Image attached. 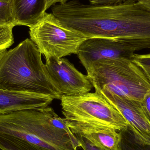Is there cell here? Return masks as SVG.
<instances>
[{
    "label": "cell",
    "instance_id": "1",
    "mask_svg": "<svg viewBox=\"0 0 150 150\" xmlns=\"http://www.w3.org/2000/svg\"><path fill=\"white\" fill-rule=\"evenodd\" d=\"M42 54L26 39L13 49L0 52V89L48 95L61 100L62 95L52 80Z\"/></svg>",
    "mask_w": 150,
    "mask_h": 150
},
{
    "label": "cell",
    "instance_id": "2",
    "mask_svg": "<svg viewBox=\"0 0 150 150\" xmlns=\"http://www.w3.org/2000/svg\"><path fill=\"white\" fill-rule=\"evenodd\" d=\"M57 115L48 106L0 114V136L47 150H77L69 134L54 126Z\"/></svg>",
    "mask_w": 150,
    "mask_h": 150
},
{
    "label": "cell",
    "instance_id": "3",
    "mask_svg": "<svg viewBox=\"0 0 150 150\" xmlns=\"http://www.w3.org/2000/svg\"><path fill=\"white\" fill-rule=\"evenodd\" d=\"M60 100L64 119L74 134L106 129L119 131L128 127L122 115L97 92L63 95Z\"/></svg>",
    "mask_w": 150,
    "mask_h": 150
},
{
    "label": "cell",
    "instance_id": "4",
    "mask_svg": "<svg viewBox=\"0 0 150 150\" xmlns=\"http://www.w3.org/2000/svg\"><path fill=\"white\" fill-rule=\"evenodd\" d=\"M95 90L142 101L150 89V82L132 59H103L92 62L86 69Z\"/></svg>",
    "mask_w": 150,
    "mask_h": 150
},
{
    "label": "cell",
    "instance_id": "5",
    "mask_svg": "<svg viewBox=\"0 0 150 150\" xmlns=\"http://www.w3.org/2000/svg\"><path fill=\"white\" fill-rule=\"evenodd\" d=\"M29 33L45 59L77 54L82 43L88 39L63 25L52 13L46 12L30 28Z\"/></svg>",
    "mask_w": 150,
    "mask_h": 150
},
{
    "label": "cell",
    "instance_id": "6",
    "mask_svg": "<svg viewBox=\"0 0 150 150\" xmlns=\"http://www.w3.org/2000/svg\"><path fill=\"white\" fill-rule=\"evenodd\" d=\"M45 60L48 73L62 96L87 93L93 88L90 77L79 72L68 60L55 58Z\"/></svg>",
    "mask_w": 150,
    "mask_h": 150
},
{
    "label": "cell",
    "instance_id": "7",
    "mask_svg": "<svg viewBox=\"0 0 150 150\" xmlns=\"http://www.w3.org/2000/svg\"><path fill=\"white\" fill-rule=\"evenodd\" d=\"M136 50L124 41L115 39L92 38L80 46L77 55L86 69L92 62L103 59H132Z\"/></svg>",
    "mask_w": 150,
    "mask_h": 150
},
{
    "label": "cell",
    "instance_id": "8",
    "mask_svg": "<svg viewBox=\"0 0 150 150\" xmlns=\"http://www.w3.org/2000/svg\"><path fill=\"white\" fill-rule=\"evenodd\" d=\"M95 91L122 115L137 142L144 145L150 144V123L144 112L141 101L120 97L108 91Z\"/></svg>",
    "mask_w": 150,
    "mask_h": 150
},
{
    "label": "cell",
    "instance_id": "9",
    "mask_svg": "<svg viewBox=\"0 0 150 150\" xmlns=\"http://www.w3.org/2000/svg\"><path fill=\"white\" fill-rule=\"evenodd\" d=\"M54 100L48 95L0 89V114L48 106Z\"/></svg>",
    "mask_w": 150,
    "mask_h": 150
},
{
    "label": "cell",
    "instance_id": "10",
    "mask_svg": "<svg viewBox=\"0 0 150 150\" xmlns=\"http://www.w3.org/2000/svg\"><path fill=\"white\" fill-rule=\"evenodd\" d=\"M12 15L15 26L32 27L46 12V0H11Z\"/></svg>",
    "mask_w": 150,
    "mask_h": 150
},
{
    "label": "cell",
    "instance_id": "11",
    "mask_svg": "<svg viewBox=\"0 0 150 150\" xmlns=\"http://www.w3.org/2000/svg\"><path fill=\"white\" fill-rule=\"evenodd\" d=\"M94 144L105 150H117L120 141L119 131L113 129L89 130L79 133Z\"/></svg>",
    "mask_w": 150,
    "mask_h": 150
},
{
    "label": "cell",
    "instance_id": "12",
    "mask_svg": "<svg viewBox=\"0 0 150 150\" xmlns=\"http://www.w3.org/2000/svg\"><path fill=\"white\" fill-rule=\"evenodd\" d=\"M119 133L120 141L117 150H150V144L144 145L135 141L128 127L119 131Z\"/></svg>",
    "mask_w": 150,
    "mask_h": 150
},
{
    "label": "cell",
    "instance_id": "13",
    "mask_svg": "<svg viewBox=\"0 0 150 150\" xmlns=\"http://www.w3.org/2000/svg\"><path fill=\"white\" fill-rule=\"evenodd\" d=\"M1 150H47L13 137L0 136Z\"/></svg>",
    "mask_w": 150,
    "mask_h": 150
},
{
    "label": "cell",
    "instance_id": "14",
    "mask_svg": "<svg viewBox=\"0 0 150 150\" xmlns=\"http://www.w3.org/2000/svg\"><path fill=\"white\" fill-rule=\"evenodd\" d=\"M0 26H15L11 0H0Z\"/></svg>",
    "mask_w": 150,
    "mask_h": 150
},
{
    "label": "cell",
    "instance_id": "15",
    "mask_svg": "<svg viewBox=\"0 0 150 150\" xmlns=\"http://www.w3.org/2000/svg\"><path fill=\"white\" fill-rule=\"evenodd\" d=\"M13 27L0 26V52L6 50L14 43Z\"/></svg>",
    "mask_w": 150,
    "mask_h": 150
},
{
    "label": "cell",
    "instance_id": "16",
    "mask_svg": "<svg viewBox=\"0 0 150 150\" xmlns=\"http://www.w3.org/2000/svg\"><path fill=\"white\" fill-rule=\"evenodd\" d=\"M132 60L142 69L150 82V53L144 54H134Z\"/></svg>",
    "mask_w": 150,
    "mask_h": 150
},
{
    "label": "cell",
    "instance_id": "17",
    "mask_svg": "<svg viewBox=\"0 0 150 150\" xmlns=\"http://www.w3.org/2000/svg\"><path fill=\"white\" fill-rule=\"evenodd\" d=\"M79 142L80 143V147L83 150H105L96 146L90 140L79 134H75Z\"/></svg>",
    "mask_w": 150,
    "mask_h": 150
},
{
    "label": "cell",
    "instance_id": "18",
    "mask_svg": "<svg viewBox=\"0 0 150 150\" xmlns=\"http://www.w3.org/2000/svg\"><path fill=\"white\" fill-rule=\"evenodd\" d=\"M141 104L144 115L150 123V89L144 96Z\"/></svg>",
    "mask_w": 150,
    "mask_h": 150
},
{
    "label": "cell",
    "instance_id": "19",
    "mask_svg": "<svg viewBox=\"0 0 150 150\" xmlns=\"http://www.w3.org/2000/svg\"><path fill=\"white\" fill-rule=\"evenodd\" d=\"M125 0H90V3L97 5H111L117 4Z\"/></svg>",
    "mask_w": 150,
    "mask_h": 150
},
{
    "label": "cell",
    "instance_id": "20",
    "mask_svg": "<svg viewBox=\"0 0 150 150\" xmlns=\"http://www.w3.org/2000/svg\"><path fill=\"white\" fill-rule=\"evenodd\" d=\"M46 9H48L53 5L56 4H63L69 1V0H46Z\"/></svg>",
    "mask_w": 150,
    "mask_h": 150
},
{
    "label": "cell",
    "instance_id": "21",
    "mask_svg": "<svg viewBox=\"0 0 150 150\" xmlns=\"http://www.w3.org/2000/svg\"><path fill=\"white\" fill-rule=\"evenodd\" d=\"M140 2L146 5L147 7L150 8V0H144V1H141Z\"/></svg>",
    "mask_w": 150,
    "mask_h": 150
},
{
    "label": "cell",
    "instance_id": "22",
    "mask_svg": "<svg viewBox=\"0 0 150 150\" xmlns=\"http://www.w3.org/2000/svg\"><path fill=\"white\" fill-rule=\"evenodd\" d=\"M134 1H144V0H134Z\"/></svg>",
    "mask_w": 150,
    "mask_h": 150
}]
</instances>
